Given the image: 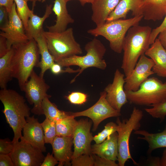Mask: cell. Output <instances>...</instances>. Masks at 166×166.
<instances>
[{"label":"cell","instance_id":"12","mask_svg":"<svg viewBox=\"0 0 166 166\" xmlns=\"http://www.w3.org/2000/svg\"><path fill=\"white\" fill-rule=\"evenodd\" d=\"M9 22L6 26L0 29V36L6 39L8 48L14 45L27 42L29 39L26 35L23 22L18 16L14 2L9 13Z\"/></svg>","mask_w":166,"mask_h":166},{"label":"cell","instance_id":"24","mask_svg":"<svg viewBox=\"0 0 166 166\" xmlns=\"http://www.w3.org/2000/svg\"><path fill=\"white\" fill-rule=\"evenodd\" d=\"M143 18L153 21L163 19L166 14V0H142Z\"/></svg>","mask_w":166,"mask_h":166},{"label":"cell","instance_id":"45","mask_svg":"<svg viewBox=\"0 0 166 166\" xmlns=\"http://www.w3.org/2000/svg\"><path fill=\"white\" fill-rule=\"evenodd\" d=\"M158 35V39L162 45L166 50V28L161 31Z\"/></svg>","mask_w":166,"mask_h":166},{"label":"cell","instance_id":"20","mask_svg":"<svg viewBox=\"0 0 166 166\" xmlns=\"http://www.w3.org/2000/svg\"><path fill=\"white\" fill-rule=\"evenodd\" d=\"M130 11L134 17L143 16L142 0H121L110 14L106 22L125 19Z\"/></svg>","mask_w":166,"mask_h":166},{"label":"cell","instance_id":"14","mask_svg":"<svg viewBox=\"0 0 166 166\" xmlns=\"http://www.w3.org/2000/svg\"><path fill=\"white\" fill-rule=\"evenodd\" d=\"M154 62L144 54L140 57L131 73L125 77L124 88L125 91H136L151 75L154 74L152 70Z\"/></svg>","mask_w":166,"mask_h":166},{"label":"cell","instance_id":"47","mask_svg":"<svg viewBox=\"0 0 166 166\" xmlns=\"http://www.w3.org/2000/svg\"><path fill=\"white\" fill-rule=\"evenodd\" d=\"M74 0H65L66 2H67L69 1ZM78 1L81 5L82 6H84L85 4L87 3H91V4L94 0H76Z\"/></svg>","mask_w":166,"mask_h":166},{"label":"cell","instance_id":"31","mask_svg":"<svg viewBox=\"0 0 166 166\" xmlns=\"http://www.w3.org/2000/svg\"><path fill=\"white\" fill-rule=\"evenodd\" d=\"M27 2V0H14L18 14L23 22L25 30L30 15L33 10L28 7Z\"/></svg>","mask_w":166,"mask_h":166},{"label":"cell","instance_id":"6","mask_svg":"<svg viewBox=\"0 0 166 166\" xmlns=\"http://www.w3.org/2000/svg\"><path fill=\"white\" fill-rule=\"evenodd\" d=\"M43 34L55 62L61 59L83 53L81 45L75 39L72 28L61 32L44 31Z\"/></svg>","mask_w":166,"mask_h":166},{"label":"cell","instance_id":"29","mask_svg":"<svg viewBox=\"0 0 166 166\" xmlns=\"http://www.w3.org/2000/svg\"><path fill=\"white\" fill-rule=\"evenodd\" d=\"M71 115L60 119L56 122L57 136H73L78 121Z\"/></svg>","mask_w":166,"mask_h":166},{"label":"cell","instance_id":"37","mask_svg":"<svg viewBox=\"0 0 166 166\" xmlns=\"http://www.w3.org/2000/svg\"><path fill=\"white\" fill-rule=\"evenodd\" d=\"M14 146V143L9 139H0V154L10 155L13 150Z\"/></svg>","mask_w":166,"mask_h":166},{"label":"cell","instance_id":"34","mask_svg":"<svg viewBox=\"0 0 166 166\" xmlns=\"http://www.w3.org/2000/svg\"><path fill=\"white\" fill-rule=\"evenodd\" d=\"M88 96L85 93L79 92H73L65 96V98L71 104L81 105L86 102Z\"/></svg>","mask_w":166,"mask_h":166},{"label":"cell","instance_id":"39","mask_svg":"<svg viewBox=\"0 0 166 166\" xmlns=\"http://www.w3.org/2000/svg\"><path fill=\"white\" fill-rule=\"evenodd\" d=\"M165 28H166V14L161 24L159 26L152 30L150 38L151 45L154 42L160 33Z\"/></svg>","mask_w":166,"mask_h":166},{"label":"cell","instance_id":"27","mask_svg":"<svg viewBox=\"0 0 166 166\" xmlns=\"http://www.w3.org/2000/svg\"><path fill=\"white\" fill-rule=\"evenodd\" d=\"M14 53V48L12 46L6 54L0 57V87L1 89L7 88L8 83L13 78L11 61Z\"/></svg>","mask_w":166,"mask_h":166},{"label":"cell","instance_id":"5","mask_svg":"<svg viewBox=\"0 0 166 166\" xmlns=\"http://www.w3.org/2000/svg\"><path fill=\"white\" fill-rule=\"evenodd\" d=\"M86 54L83 56L74 55L60 60L56 62L62 67L70 66L79 67V72L71 81L73 83L76 78L85 69L90 67H95L105 70L107 64L104 59L106 49L100 40L95 38L87 43L85 46Z\"/></svg>","mask_w":166,"mask_h":166},{"label":"cell","instance_id":"8","mask_svg":"<svg viewBox=\"0 0 166 166\" xmlns=\"http://www.w3.org/2000/svg\"><path fill=\"white\" fill-rule=\"evenodd\" d=\"M128 101L133 104L151 106L166 100V81L149 77L136 91H125Z\"/></svg>","mask_w":166,"mask_h":166},{"label":"cell","instance_id":"25","mask_svg":"<svg viewBox=\"0 0 166 166\" xmlns=\"http://www.w3.org/2000/svg\"><path fill=\"white\" fill-rule=\"evenodd\" d=\"M134 133L142 136H138V139L145 140L148 143L149 154L156 149L166 148V125L163 131L160 132L152 133L145 130H138L134 131Z\"/></svg>","mask_w":166,"mask_h":166},{"label":"cell","instance_id":"44","mask_svg":"<svg viewBox=\"0 0 166 166\" xmlns=\"http://www.w3.org/2000/svg\"><path fill=\"white\" fill-rule=\"evenodd\" d=\"M14 2V0H0V6L5 7L8 13H10Z\"/></svg>","mask_w":166,"mask_h":166},{"label":"cell","instance_id":"9","mask_svg":"<svg viewBox=\"0 0 166 166\" xmlns=\"http://www.w3.org/2000/svg\"><path fill=\"white\" fill-rule=\"evenodd\" d=\"M49 88L44 77L38 75L34 70L25 85L23 91L29 103L33 105L31 113L38 115L43 114L42 102L45 97H51L47 93Z\"/></svg>","mask_w":166,"mask_h":166},{"label":"cell","instance_id":"48","mask_svg":"<svg viewBox=\"0 0 166 166\" xmlns=\"http://www.w3.org/2000/svg\"><path fill=\"white\" fill-rule=\"evenodd\" d=\"M28 1H29L33 2L34 3L36 2H43L45 1V0H27Z\"/></svg>","mask_w":166,"mask_h":166},{"label":"cell","instance_id":"22","mask_svg":"<svg viewBox=\"0 0 166 166\" xmlns=\"http://www.w3.org/2000/svg\"><path fill=\"white\" fill-rule=\"evenodd\" d=\"M121 0H94L92 5L91 19L96 26L106 22L110 14Z\"/></svg>","mask_w":166,"mask_h":166},{"label":"cell","instance_id":"33","mask_svg":"<svg viewBox=\"0 0 166 166\" xmlns=\"http://www.w3.org/2000/svg\"><path fill=\"white\" fill-rule=\"evenodd\" d=\"M104 127L101 132L93 136V140L96 144L102 143L111 135L117 132V123L111 122L107 123Z\"/></svg>","mask_w":166,"mask_h":166},{"label":"cell","instance_id":"36","mask_svg":"<svg viewBox=\"0 0 166 166\" xmlns=\"http://www.w3.org/2000/svg\"><path fill=\"white\" fill-rule=\"evenodd\" d=\"M94 161L93 166H118L115 161L100 157L96 154H91Z\"/></svg>","mask_w":166,"mask_h":166},{"label":"cell","instance_id":"46","mask_svg":"<svg viewBox=\"0 0 166 166\" xmlns=\"http://www.w3.org/2000/svg\"><path fill=\"white\" fill-rule=\"evenodd\" d=\"M160 166H166V149L163 151L162 156L160 158Z\"/></svg>","mask_w":166,"mask_h":166},{"label":"cell","instance_id":"43","mask_svg":"<svg viewBox=\"0 0 166 166\" xmlns=\"http://www.w3.org/2000/svg\"><path fill=\"white\" fill-rule=\"evenodd\" d=\"M10 49L8 48L6 39L0 36V57L6 54Z\"/></svg>","mask_w":166,"mask_h":166},{"label":"cell","instance_id":"17","mask_svg":"<svg viewBox=\"0 0 166 166\" xmlns=\"http://www.w3.org/2000/svg\"><path fill=\"white\" fill-rule=\"evenodd\" d=\"M73 136H57L51 144L53 154L58 162V166H71L73 152Z\"/></svg>","mask_w":166,"mask_h":166},{"label":"cell","instance_id":"28","mask_svg":"<svg viewBox=\"0 0 166 166\" xmlns=\"http://www.w3.org/2000/svg\"><path fill=\"white\" fill-rule=\"evenodd\" d=\"M50 98L45 97L43 100L42 107L46 118L56 122L59 119L63 118L71 115V112H67L58 109L55 104L51 102Z\"/></svg>","mask_w":166,"mask_h":166},{"label":"cell","instance_id":"41","mask_svg":"<svg viewBox=\"0 0 166 166\" xmlns=\"http://www.w3.org/2000/svg\"><path fill=\"white\" fill-rule=\"evenodd\" d=\"M59 163L53 154L48 153L41 164V166H54Z\"/></svg>","mask_w":166,"mask_h":166},{"label":"cell","instance_id":"10","mask_svg":"<svg viewBox=\"0 0 166 166\" xmlns=\"http://www.w3.org/2000/svg\"><path fill=\"white\" fill-rule=\"evenodd\" d=\"M106 96V92L104 90L100 93L99 100L94 105L81 111L71 112V115L75 117L85 116L90 118L93 123V130L95 131L99 124L104 120L121 115V112L113 108L108 102Z\"/></svg>","mask_w":166,"mask_h":166},{"label":"cell","instance_id":"38","mask_svg":"<svg viewBox=\"0 0 166 166\" xmlns=\"http://www.w3.org/2000/svg\"><path fill=\"white\" fill-rule=\"evenodd\" d=\"M62 67L60 65L55 62L52 65L50 69L51 72L55 75H58L65 73H78L79 71V69L74 70L69 67H67L65 69H63Z\"/></svg>","mask_w":166,"mask_h":166},{"label":"cell","instance_id":"32","mask_svg":"<svg viewBox=\"0 0 166 166\" xmlns=\"http://www.w3.org/2000/svg\"><path fill=\"white\" fill-rule=\"evenodd\" d=\"M151 106L152 108L145 109V111L153 118L163 121L166 116V100Z\"/></svg>","mask_w":166,"mask_h":166},{"label":"cell","instance_id":"1","mask_svg":"<svg viewBox=\"0 0 166 166\" xmlns=\"http://www.w3.org/2000/svg\"><path fill=\"white\" fill-rule=\"evenodd\" d=\"M152 30L148 26L139 25L131 27L128 30L123 43L121 65L125 77L131 73L139 58L149 48Z\"/></svg>","mask_w":166,"mask_h":166},{"label":"cell","instance_id":"4","mask_svg":"<svg viewBox=\"0 0 166 166\" xmlns=\"http://www.w3.org/2000/svg\"><path fill=\"white\" fill-rule=\"evenodd\" d=\"M143 18V15L135 16L128 19H120L109 22L87 31L88 34L95 37L102 36L109 42L111 49L121 53L123 50L124 38L131 27L138 25Z\"/></svg>","mask_w":166,"mask_h":166},{"label":"cell","instance_id":"30","mask_svg":"<svg viewBox=\"0 0 166 166\" xmlns=\"http://www.w3.org/2000/svg\"><path fill=\"white\" fill-rule=\"evenodd\" d=\"M41 124L44 131L45 143L51 145L57 136L56 122L45 118Z\"/></svg>","mask_w":166,"mask_h":166},{"label":"cell","instance_id":"16","mask_svg":"<svg viewBox=\"0 0 166 166\" xmlns=\"http://www.w3.org/2000/svg\"><path fill=\"white\" fill-rule=\"evenodd\" d=\"M21 138L42 152H46L44 135L41 123L34 116L26 118Z\"/></svg>","mask_w":166,"mask_h":166},{"label":"cell","instance_id":"23","mask_svg":"<svg viewBox=\"0 0 166 166\" xmlns=\"http://www.w3.org/2000/svg\"><path fill=\"white\" fill-rule=\"evenodd\" d=\"M51 4L47 5L44 15L40 17L34 14L33 10L30 13L27 24L26 33L29 40L36 39L42 34L44 31L43 26L45 20L51 14L52 11Z\"/></svg>","mask_w":166,"mask_h":166},{"label":"cell","instance_id":"35","mask_svg":"<svg viewBox=\"0 0 166 166\" xmlns=\"http://www.w3.org/2000/svg\"><path fill=\"white\" fill-rule=\"evenodd\" d=\"M72 166H93L94 161L91 154H82L72 159Z\"/></svg>","mask_w":166,"mask_h":166},{"label":"cell","instance_id":"19","mask_svg":"<svg viewBox=\"0 0 166 166\" xmlns=\"http://www.w3.org/2000/svg\"><path fill=\"white\" fill-rule=\"evenodd\" d=\"M91 154L114 161L117 160L118 133H113L104 141L91 145Z\"/></svg>","mask_w":166,"mask_h":166},{"label":"cell","instance_id":"13","mask_svg":"<svg viewBox=\"0 0 166 166\" xmlns=\"http://www.w3.org/2000/svg\"><path fill=\"white\" fill-rule=\"evenodd\" d=\"M92 124L87 119L78 121L73 135L74 151L72 159L82 154H92L91 144L93 138L90 132Z\"/></svg>","mask_w":166,"mask_h":166},{"label":"cell","instance_id":"21","mask_svg":"<svg viewBox=\"0 0 166 166\" xmlns=\"http://www.w3.org/2000/svg\"><path fill=\"white\" fill-rule=\"evenodd\" d=\"M65 0H55L53 11L56 16L55 23L53 26H47L48 31L61 32L67 29L68 25L73 23L74 20L68 13Z\"/></svg>","mask_w":166,"mask_h":166},{"label":"cell","instance_id":"15","mask_svg":"<svg viewBox=\"0 0 166 166\" xmlns=\"http://www.w3.org/2000/svg\"><path fill=\"white\" fill-rule=\"evenodd\" d=\"M124 74L117 69L113 82L109 84L104 89L106 92L107 101L113 108L120 112L122 107L128 101L124 88Z\"/></svg>","mask_w":166,"mask_h":166},{"label":"cell","instance_id":"40","mask_svg":"<svg viewBox=\"0 0 166 166\" xmlns=\"http://www.w3.org/2000/svg\"><path fill=\"white\" fill-rule=\"evenodd\" d=\"M9 13L5 7L0 6V29L5 27L9 22Z\"/></svg>","mask_w":166,"mask_h":166},{"label":"cell","instance_id":"7","mask_svg":"<svg viewBox=\"0 0 166 166\" xmlns=\"http://www.w3.org/2000/svg\"><path fill=\"white\" fill-rule=\"evenodd\" d=\"M143 116V112L134 107L128 119H125L121 121L119 117L117 119L118 147L117 161L119 166H124L128 159H131L135 164H137L130 154L129 140L132 131L139 130L140 127V122Z\"/></svg>","mask_w":166,"mask_h":166},{"label":"cell","instance_id":"2","mask_svg":"<svg viewBox=\"0 0 166 166\" xmlns=\"http://www.w3.org/2000/svg\"><path fill=\"white\" fill-rule=\"evenodd\" d=\"M0 100L4 106L3 112L7 122L12 128L13 143L18 141L22 137V131L29 117L30 109L24 97L16 91L7 88L0 91Z\"/></svg>","mask_w":166,"mask_h":166},{"label":"cell","instance_id":"26","mask_svg":"<svg viewBox=\"0 0 166 166\" xmlns=\"http://www.w3.org/2000/svg\"><path fill=\"white\" fill-rule=\"evenodd\" d=\"M38 48L41 59L37 67L41 69L39 75L44 77L45 73L50 69L52 65L55 62L53 57L50 54L45 39L43 34L34 39Z\"/></svg>","mask_w":166,"mask_h":166},{"label":"cell","instance_id":"11","mask_svg":"<svg viewBox=\"0 0 166 166\" xmlns=\"http://www.w3.org/2000/svg\"><path fill=\"white\" fill-rule=\"evenodd\" d=\"M14 143V146L10 154L14 166H39L45 157L43 152L20 138Z\"/></svg>","mask_w":166,"mask_h":166},{"label":"cell","instance_id":"18","mask_svg":"<svg viewBox=\"0 0 166 166\" xmlns=\"http://www.w3.org/2000/svg\"><path fill=\"white\" fill-rule=\"evenodd\" d=\"M154 62L152 70L158 76L166 77V50L162 45L158 38L144 53Z\"/></svg>","mask_w":166,"mask_h":166},{"label":"cell","instance_id":"3","mask_svg":"<svg viewBox=\"0 0 166 166\" xmlns=\"http://www.w3.org/2000/svg\"><path fill=\"white\" fill-rule=\"evenodd\" d=\"M12 46L14 53L11 61L12 76L17 80L21 91H23L34 67L39 64L40 54L34 39Z\"/></svg>","mask_w":166,"mask_h":166},{"label":"cell","instance_id":"42","mask_svg":"<svg viewBox=\"0 0 166 166\" xmlns=\"http://www.w3.org/2000/svg\"><path fill=\"white\" fill-rule=\"evenodd\" d=\"M0 166H14L12 160L9 155L0 154Z\"/></svg>","mask_w":166,"mask_h":166}]
</instances>
